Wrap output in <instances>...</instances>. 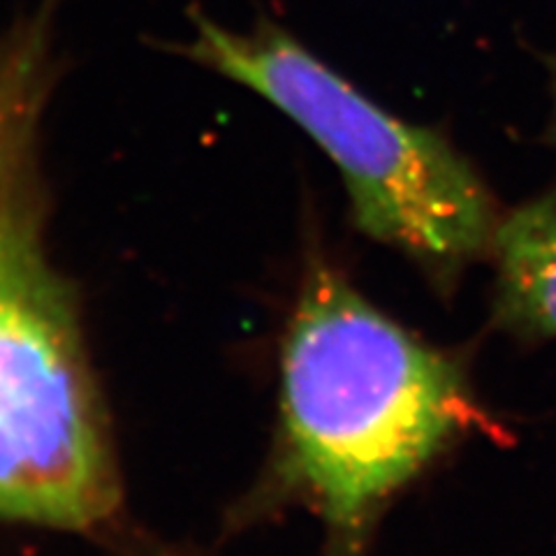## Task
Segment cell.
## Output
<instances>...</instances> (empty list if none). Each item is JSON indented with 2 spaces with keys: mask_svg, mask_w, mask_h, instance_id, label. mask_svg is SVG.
Listing matches in <instances>:
<instances>
[{
  "mask_svg": "<svg viewBox=\"0 0 556 556\" xmlns=\"http://www.w3.org/2000/svg\"><path fill=\"white\" fill-rule=\"evenodd\" d=\"M278 425L257 506L304 508L320 556H371L392 503L452 447L501 427L459 353L376 306L313 249L278 362Z\"/></svg>",
  "mask_w": 556,
  "mask_h": 556,
  "instance_id": "cell-1",
  "label": "cell"
},
{
  "mask_svg": "<svg viewBox=\"0 0 556 556\" xmlns=\"http://www.w3.org/2000/svg\"><path fill=\"white\" fill-rule=\"evenodd\" d=\"M61 8L33 0L0 26V519L86 529L116 490L75 306L42 235Z\"/></svg>",
  "mask_w": 556,
  "mask_h": 556,
  "instance_id": "cell-2",
  "label": "cell"
},
{
  "mask_svg": "<svg viewBox=\"0 0 556 556\" xmlns=\"http://www.w3.org/2000/svg\"><path fill=\"white\" fill-rule=\"evenodd\" d=\"M288 116L337 167L355 228L441 294L490 260L503 216L476 165L427 126L392 114L276 24L230 28L190 10L188 40L165 45Z\"/></svg>",
  "mask_w": 556,
  "mask_h": 556,
  "instance_id": "cell-3",
  "label": "cell"
},
{
  "mask_svg": "<svg viewBox=\"0 0 556 556\" xmlns=\"http://www.w3.org/2000/svg\"><path fill=\"white\" fill-rule=\"evenodd\" d=\"M494 263L492 320L517 341H556V184L503 212Z\"/></svg>",
  "mask_w": 556,
  "mask_h": 556,
  "instance_id": "cell-4",
  "label": "cell"
},
{
  "mask_svg": "<svg viewBox=\"0 0 556 556\" xmlns=\"http://www.w3.org/2000/svg\"><path fill=\"white\" fill-rule=\"evenodd\" d=\"M549 93H552V110H549L545 137L552 147H556V56L552 59V70H549Z\"/></svg>",
  "mask_w": 556,
  "mask_h": 556,
  "instance_id": "cell-5",
  "label": "cell"
}]
</instances>
